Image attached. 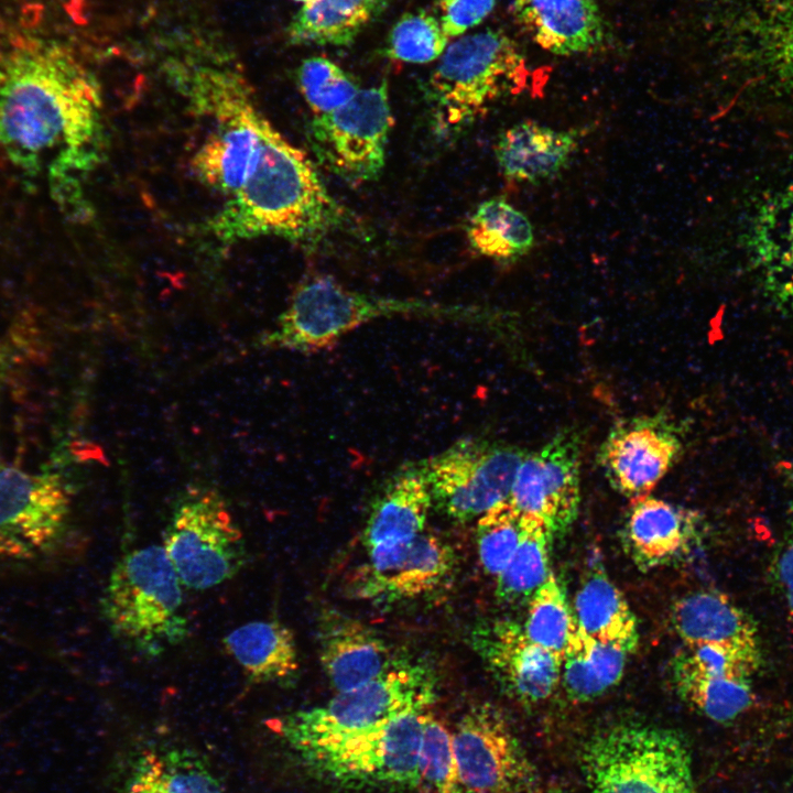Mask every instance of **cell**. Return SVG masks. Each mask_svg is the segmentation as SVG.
Segmentation results:
<instances>
[{
  "label": "cell",
  "mask_w": 793,
  "mask_h": 793,
  "mask_svg": "<svg viewBox=\"0 0 793 793\" xmlns=\"http://www.w3.org/2000/svg\"><path fill=\"white\" fill-rule=\"evenodd\" d=\"M455 308L420 301H402L352 291L327 274L303 280L264 346L313 352L334 346L343 336L380 317L409 314H450Z\"/></svg>",
  "instance_id": "cell-7"
},
{
  "label": "cell",
  "mask_w": 793,
  "mask_h": 793,
  "mask_svg": "<svg viewBox=\"0 0 793 793\" xmlns=\"http://www.w3.org/2000/svg\"><path fill=\"white\" fill-rule=\"evenodd\" d=\"M454 563L453 548L433 534L372 547L352 577L351 594L374 604L415 598L436 589Z\"/></svg>",
  "instance_id": "cell-15"
},
{
  "label": "cell",
  "mask_w": 793,
  "mask_h": 793,
  "mask_svg": "<svg viewBox=\"0 0 793 793\" xmlns=\"http://www.w3.org/2000/svg\"><path fill=\"white\" fill-rule=\"evenodd\" d=\"M1 361H2V359H1V357H0V379H1V372H2Z\"/></svg>",
  "instance_id": "cell-42"
},
{
  "label": "cell",
  "mask_w": 793,
  "mask_h": 793,
  "mask_svg": "<svg viewBox=\"0 0 793 793\" xmlns=\"http://www.w3.org/2000/svg\"><path fill=\"white\" fill-rule=\"evenodd\" d=\"M447 42L438 19L424 10L408 12L392 26L385 55L401 62L425 64L439 58Z\"/></svg>",
  "instance_id": "cell-36"
},
{
  "label": "cell",
  "mask_w": 793,
  "mask_h": 793,
  "mask_svg": "<svg viewBox=\"0 0 793 793\" xmlns=\"http://www.w3.org/2000/svg\"><path fill=\"white\" fill-rule=\"evenodd\" d=\"M436 697V678L421 663L398 661L376 680L337 693L326 704L301 709L273 723L274 731L294 751L346 738L412 713H422Z\"/></svg>",
  "instance_id": "cell-6"
},
{
  "label": "cell",
  "mask_w": 793,
  "mask_h": 793,
  "mask_svg": "<svg viewBox=\"0 0 793 793\" xmlns=\"http://www.w3.org/2000/svg\"><path fill=\"white\" fill-rule=\"evenodd\" d=\"M512 13L531 40L554 55L593 52L606 40L596 0H512Z\"/></svg>",
  "instance_id": "cell-21"
},
{
  "label": "cell",
  "mask_w": 793,
  "mask_h": 793,
  "mask_svg": "<svg viewBox=\"0 0 793 793\" xmlns=\"http://www.w3.org/2000/svg\"><path fill=\"white\" fill-rule=\"evenodd\" d=\"M317 634L319 661L336 693L360 687L398 662L371 628L338 610H323Z\"/></svg>",
  "instance_id": "cell-19"
},
{
  "label": "cell",
  "mask_w": 793,
  "mask_h": 793,
  "mask_svg": "<svg viewBox=\"0 0 793 793\" xmlns=\"http://www.w3.org/2000/svg\"><path fill=\"white\" fill-rule=\"evenodd\" d=\"M575 618L553 572L530 596L523 630L539 647L563 658Z\"/></svg>",
  "instance_id": "cell-34"
},
{
  "label": "cell",
  "mask_w": 793,
  "mask_h": 793,
  "mask_svg": "<svg viewBox=\"0 0 793 793\" xmlns=\"http://www.w3.org/2000/svg\"><path fill=\"white\" fill-rule=\"evenodd\" d=\"M96 76L65 45L33 39L0 53V153L72 214L101 135Z\"/></svg>",
  "instance_id": "cell-2"
},
{
  "label": "cell",
  "mask_w": 793,
  "mask_h": 793,
  "mask_svg": "<svg viewBox=\"0 0 793 793\" xmlns=\"http://www.w3.org/2000/svg\"><path fill=\"white\" fill-rule=\"evenodd\" d=\"M580 768L591 793H700L684 737L650 723L597 729L582 747Z\"/></svg>",
  "instance_id": "cell-5"
},
{
  "label": "cell",
  "mask_w": 793,
  "mask_h": 793,
  "mask_svg": "<svg viewBox=\"0 0 793 793\" xmlns=\"http://www.w3.org/2000/svg\"><path fill=\"white\" fill-rule=\"evenodd\" d=\"M672 677L680 698L718 724L735 721L754 703L751 678L698 667L681 653L672 663Z\"/></svg>",
  "instance_id": "cell-29"
},
{
  "label": "cell",
  "mask_w": 793,
  "mask_h": 793,
  "mask_svg": "<svg viewBox=\"0 0 793 793\" xmlns=\"http://www.w3.org/2000/svg\"><path fill=\"white\" fill-rule=\"evenodd\" d=\"M580 445L576 432L563 431L525 454L508 497L520 514L542 521L554 537L563 535L578 513Z\"/></svg>",
  "instance_id": "cell-14"
},
{
  "label": "cell",
  "mask_w": 793,
  "mask_h": 793,
  "mask_svg": "<svg viewBox=\"0 0 793 793\" xmlns=\"http://www.w3.org/2000/svg\"><path fill=\"white\" fill-rule=\"evenodd\" d=\"M683 449L680 428L666 416H637L617 423L598 450L610 485L636 499L649 496Z\"/></svg>",
  "instance_id": "cell-16"
},
{
  "label": "cell",
  "mask_w": 793,
  "mask_h": 793,
  "mask_svg": "<svg viewBox=\"0 0 793 793\" xmlns=\"http://www.w3.org/2000/svg\"><path fill=\"white\" fill-rule=\"evenodd\" d=\"M466 235L476 252L500 262L520 259L534 245L528 217L502 197L486 199L477 206L468 219Z\"/></svg>",
  "instance_id": "cell-31"
},
{
  "label": "cell",
  "mask_w": 793,
  "mask_h": 793,
  "mask_svg": "<svg viewBox=\"0 0 793 793\" xmlns=\"http://www.w3.org/2000/svg\"><path fill=\"white\" fill-rule=\"evenodd\" d=\"M390 0H313L286 29L293 45L349 46L388 9Z\"/></svg>",
  "instance_id": "cell-27"
},
{
  "label": "cell",
  "mask_w": 793,
  "mask_h": 793,
  "mask_svg": "<svg viewBox=\"0 0 793 793\" xmlns=\"http://www.w3.org/2000/svg\"><path fill=\"white\" fill-rule=\"evenodd\" d=\"M578 141L574 130L524 120L499 135L495 154L506 178L537 184L554 178L568 165Z\"/></svg>",
  "instance_id": "cell-23"
},
{
  "label": "cell",
  "mask_w": 793,
  "mask_h": 793,
  "mask_svg": "<svg viewBox=\"0 0 793 793\" xmlns=\"http://www.w3.org/2000/svg\"><path fill=\"white\" fill-rule=\"evenodd\" d=\"M525 454L512 445L466 438L422 468L438 507L452 519L467 521L508 499Z\"/></svg>",
  "instance_id": "cell-12"
},
{
  "label": "cell",
  "mask_w": 793,
  "mask_h": 793,
  "mask_svg": "<svg viewBox=\"0 0 793 793\" xmlns=\"http://www.w3.org/2000/svg\"><path fill=\"white\" fill-rule=\"evenodd\" d=\"M700 519L695 511L663 499H632L623 526L627 552L642 569L669 563L698 536Z\"/></svg>",
  "instance_id": "cell-22"
},
{
  "label": "cell",
  "mask_w": 793,
  "mask_h": 793,
  "mask_svg": "<svg viewBox=\"0 0 793 793\" xmlns=\"http://www.w3.org/2000/svg\"><path fill=\"white\" fill-rule=\"evenodd\" d=\"M452 734L467 793H534L537 790L535 765L507 719L492 705L470 707Z\"/></svg>",
  "instance_id": "cell-13"
},
{
  "label": "cell",
  "mask_w": 793,
  "mask_h": 793,
  "mask_svg": "<svg viewBox=\"0 0 793 793\" xmlns=\"http://www.w3.org/2000/svg\"><path fill=\"white\" fill-rule=\"evenodd\" d=\"M471 643L502 692L522 705L543 703L561 683L562 659L533 643L513 621L476 626Z\"/></svg>",
  "instance_id": "cell-17"
},
{
  "label": "cell",
  "mask_w": 793,
  "mask_h": 793,
  "mask_svg": "<svg viewBox=\"0 0 793 793\" xmlns=\"http://www.w3.org/2000/svg\"><path fill=\"white\" fill-rule=\"evenodd\" d=\"M624 648L585 634L576 620L562 658L561 683L576 703L590 702L617 685L628 656Z\"/></svg>",
  "instance_id": "cell-28"
},
{
  "label": "cell",
  "mask_w": 793,
  "mask_h": 793,
  "mask_svg": "<svg viewBox=\"0 0 793 793\" xmlns=\"http://www.w3.org/2000/svg\"><path fill=\"white\" fill-rule=\"evenodd\" d=\"M671 623L685 647L724 649L758 670L762 643L754 620L726 595L714 590L687 594L674 602Z\"/></svg>",
  "instance_id": "cell-18"
},
{
  "label": "cell",
  "mask_w": 793,
  "mask_h": 793,
  "mask_svg": "<svg viewBox=\"0 0 793 793\" xmlns=\"http://www.w3.org/2000/svg\"><path fill=\"white\" fill-rule=\"evenodd\" d=\"M300 91L315 115L347 105L359 93L357 80L324 56L305 58L296 70Z\"/></svg>",
  "instance_id": "cell-35"
},
{
  "label": "cell",
  "mask_w": 793,
  "mask_h": 793,
  "mask_svg": "<svg viewBox=\"0 0 793 793\" xmlns=\"http://www.w3.org/2000/svg\"><path fill=\"white\" fill-rule=\"evenodd\" d=\"M222 644L254 684H281L298 670L294 636L278 620L243 623L227 633Z\"/></svg>",
  "instance_id": "cell-25"
},
{
  "label": "cell",
  "mask_w": 793,
  "mask_h": 793,
  "mask_svg": "<svg viewBox=\"0 0 793 793\" xmlns=\"http://www.w3.org/2000/svg\"><path fill=\"white\" fill-rule=\"evenodd\" d=\"M162 547L183 586L206 590L235 577L247 560L246 542L224 498L188 489L176 501Z\"/></svg>",
  "instance_id": "cell-8"
},
{
  "label": "cell",
  "mask_w": 793,
  "mask_h": 793,
  "mask_svg": "<svg viewBox=\"0 0 793 793\" xmlns=\"http://www.w3.org/2000/svg\"><path fill=\"white\" fill-rule=\"evenodd\" d=\"M496 3L497 0H438V21L448 39L456 37L480 24Z\"/></svg>",
  "instance_id": "cell-39"
},
{
  "label": "cell",
  "mask_w": 793,
  "mask_h": 793,
  "mask_svg": "<svg viewBox=\"0 0 793 793\" xmlns=\"http://www.w3.org/2000/svg\"><path fill=\"white\" fill-rule=\"evenodd\" d=\"M776 577L793 616V536L787 540L776 561Z\"/></svg>",
  "instance_id": "cell-40"
},
{
  "label": "cell",
  "mask_w": 793,
  "mask_h": 793,
  "mask_svg": "<svg viewBox=\"0 0 793 793\" xmlns=\"http://www.w3.org/2000/svg\"><path fill=\"white\" fill-rule=\"evenodd\" d=\"M522 536V515L507 499L478 518L477 545L484 569L498 576L509 564Z\"/></svg>",
  "instance_id": "cell-37"
},
{
  "label": "cell",
  "mask_w": 793,
  "mask_h": 793,
  "mask_svg": "<svg viewBox=\"0 0 793 793\" xmlns=\"http://www.w3.org/2000/svg\"><path fill=\"white\" fill-rule=\"evenodd\" d=\"M70 489L53 468L0 467V557L33 561L55 550L70 513Z\"/></svg>",
  "instance_id": "cell-11"
},
{
  "label": "cell",
  "mask_w": 793,
  "mask_h": 793,
  "mask_svg": "<svg viewBox=\"0 0 793 793\" xmlns=\"http://www.w3.org/2000/svg\"><path fill=\"white\" fill-rule=\"evenodd\" d=\"M424 713L295 752L314 774L347 787L413 789L421 784Z\"/></svg>",
  "instance_id": "cell-9"
},
{
  "label": "cell",
  "mask_w": 793,
  "mask_h": 793,
  "mask_svg": "<svg viewBox=\"0 0 793 793\" xmlns=\"http://www.w3.org/2000/svg\"><path fill=\"white\" fill-rule=\"evenodd\" d=\"M554 793H564V792H554Z\"/></svg>",
  "instance_id": "cell-43"
},
{
  "label": "cell",
  "mask_w": 793,
  "mask_h": 793,
  "mask_svg": "<svg viewBox=\"0 0 793 793\" xmlns=\"http://www.w3.org/2000/svg\"><path fill=\"white\" fill-rule=\"evenodd\" d=\"M749 51L759 66L793 96V0H767L747 18Z\"/></svg>",
  "instance_id": "cell-32"
},
{
  "label": "cell",
  "mask_w": 793,
  "mask_h": 793,
  "mask_svg": "<svg viewBox=\"0 0 793 793\" xmlns=\"http://www.w3.org/2000/svg\"><path fill=\"white\" fill-rule=\"evenodd\" d=\"M394 123L387 82L360 89L344 107L314 115L308 142L318 162L341 180L357 184L377 180Z\"/></svg>",
  "instance_id": "cell-10"
},
{
  "label": "cell",
  "mask_w": 793,
  "mask_h": 793,
  "mask_svg": "<svg viewBox=\"0 0 793 793\" xmlns=\"http://www.w3.org/2000/svg\"><path fill=\"white\" fill-rule=\"evenodd\" d=\"M529 77L524 55L503 32L459 37L446 47L425 85L435 132L458 135L501 98L526 89Z\"/></svg>",
  "instance_id": "cell-3"
},
{
  "label": "cell",
  "mask_w": 793,
  "mask_h": 793,
  "mask_svg": "<svg viewBox=\"0 0 793 793\" xmlns=\"http://www.w3.org/2000/svg\"><path fill=\"white\" fill-rule=\"evenodd\" d=\"M181 583L162 545L123 555L111 571L100 609L116 639L145 658H159L188 633Z\"/></svg>",
  "instance_id": "cell-4"
},
{
  "label": "cell",
  "mask_w": 793,
  "mask_h": 793,
  "mask_svg": "<svg viewBox=\"0 0 793 793\" xmlns=\"http://www.w3.org/2000/svg\"><path fill=\"white\" fill-rule=\"evenodd\" d=\"M432 500L423 468L399 472L372 506L362 534L366 548L400 543L422 534Z\"/></svg>",
  "instance_id": "cell-24"
},
{
  "label": "cell",
  "mask_w": 793,
  "mask_h": 793,
  "mask_svg": "<svg viewBox=\"0 0 793 793\" xmlns=\"http://www.w3.org/2000/svg\"><path fill=\"white\" fill-rule=\"evenodd\" d=\"M748 229L749 258L764 291L793 312V183L757 206Z\"/></svg>",
  "instance_id": "cell-20"
},
{
  "label": "cell",
  "mask_w": 793,
  "mask_h": 793,
  "mask_svg": "<svg viewBox=\"0 0 793 793\" xmlns=\"http://www.w3.org/2000/svg\"><path fill=\"white\" fill-rule=\"evenodd\" d=\"M421 784L433 793H467L453 746V734L435 717L424 714L420 749Z\"/></svg>",
  "instance_id": "cell-38"
},
{
  "label": "cell",
  "mask_w": 793,
  "mask_h": 793,
  "mask_svg": "<svg viewBox=\"0 0 793 793\" xmlns=\"http://www.w3.org/2000/svg\"><path fill=\"white\" fill-rule=\"evenodd\" d=\"M118 793H226L207 761L196 751L156 747L132 762Z\"/></svg>",
  "instance_id": "cell-26"
},
{
  "label": "cell",
  "mask_w": 793,
  "mask_h": 793,
  "mask_svg": "<svg viewBox=\"0 0 793 793\" xmlns=\"http://www.w3.org/2000/svg\"><path fill=\"white\" fill-rule=\"evenodd\" d=\"M522 515V514H521ZM554 535L540 520L522 515V536L507 567L496 577L501 601L529 599L551 574Z\"/></svg>",
  "instance_id": "cell-33"
},
{
  "label": "cell",
  "mask_w": 793,
  "mask_h": 793,
  "mask_svg": "<svg viewBox=\"0 0 793 793\" xmlns=\"http://www.w3.org/2000/svg\"><path fill=\"white\" fill-rule=\"evenodd\" d=\"M573 615L588 637L618 644L630 653L637 649L636 616L622 593L600 567L591 569L577 589Z\"/></svg>",
  "instance_id": "cell-30"
},
{
  "label": "cell",
  "mask_w": 793,
  "mask_h": 793,
  "mask_svg": "<svg viewBox=\"0 0 793 793\" xmlns=\"http://www.w3.org/2000/svg\"><path fill=\"white\" fill-rule=\"evenodd\" d=\"M294 1L303 2V4H304V3H307V2L313 1V0H294Z\"/></svg>",
  "instance_id": "cell-41"
},
{
  "label": "cell",
  "mask_w": 793,
  "mask_h": 793,
  "mask_svg": "<svg viewBox=\"0 0 793 793\" xmlns=\"http://www.w3.org/2000/svg\"><path fill=\"white\" fill-rule=\"evenodd\" d=\"M186 96L215 130L193 157L195 175L226 197L209 221L222 241L285 238L312 215L319 175L305 152L289 142L256 105L247 82L230 68L203 66Z\"/></svg>",
  "instance_id": "cell-1"
},
{
  "label": "cell",
  "mask_w": 793,
  "mask_h": 793,
  "mask_svg": "<svg viewBox=\"0 0 793 793\" xmlns=\"http://www.w3.org/2000/svg\"><path fill=\"white\" fill-rule=\"evenodd\" d=\"M792 793H793V791H792Z\"/></svg>",
  "instance_id": "cell-44"
}]
</instances>
